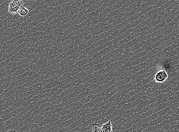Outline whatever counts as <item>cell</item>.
Masks as SVG:
<instances>
[{"label":"cell","instance_id":"ba28073f","mask_svg":"<svg viewBox=\"0 0 179 132\" xmlns=\"http://www.w3.org/2000/svg\"><path fill=\"white\" fill-rule=\"evenodd\" d=\"M179 15V11H177L175 13L173 14L170 15L169 17L170 19H174L176 17V16H178Z\"/></svg>","mask_w":179,"mask_h":132},{"label":"cell","instance_id":"3957f363","mask_svg":"<svg viewBox=\"0 0 179 132\" xmlns=\"http://www.w3.org/2000/svg\"><path fill=\"white\" fill-rule=\"evenodd\" d=\"M101 128L103 132H112V125L111 121L103 124Z\"/></svg>","mask_w":179,"mask_h":132},{"label":"cell","instance_id":"6da1fadb","mask_svg":"<svg viewBox=\"0 0 179 132\" xmlns=\"http://www.w3.org/2000/svg\"><path fill=\"white\" fill-rule=\"evenodd\" d=\"M24 4V2L21 0H11L9 5V12L11 14H16Z\"/></svg>","mask_w":179,"mask_h":132},{"label":"cell","instance_id":"5b68a950","mask_svg":"<svg viewBox=\"0 0 179 132\" xmlns=\"http://www.w3.org/2000/svg\"><path fill=\"white\" fill-rule=\"evenodd\" d=\"M92 132H103L102 131L101 128L98 123H95L93 125V129Z\"/></svg>","mask_w":179,"mask_h":132},{"label":"cell","instance_id":"30bf717a","mask_svg":"<svg viewBox=\"0 0 179 132\" xmlns=\"http://www.w3.org/2000/svg\"><path fill=\"white\" fill-rule=\"evenodd\" d=\"M170 1V0H161V1H162V3H163V4L167 3V2H168V1Z\"/></svg>","mask_w":179,"mask_h":132},{"label":"cell","instance_id":"8fae6325","mask_svg":"<svg viewBox=\"0 0 179 132\" xmlns=\"http://www.w3.org/2000/svg\"><path fill=\"white\" fill-rule=\"evenodd\" d=\"M6 132H16V130H11L9 131H8Z\"/></svg>","mask_w":179,"mask_h":132},{"label":"cell","instance_id":"9c48e42d","mask_svg":"<svg viewBox=\"0 0 179 132\" xmlns=\"http://www.w3.org/2000/svg\"><path fill=\"white\" fill-rule=\"evenodd\" d=\"M126 14V13H125L123 11V12H121V13L118 14L116 16H117V17L121 18L124 17Z\"/></svg>","mask_w":179,"mask_h":132},{"label":"cell","instance_id":"52a82bcc","mask_svg":"<svg viewBox=\"0 0 179 132\" xmlns=\"http://www.w3.org/2000/svg\"><path fill=\"white\" fill-rule=\"evenodd\" d=\"M163 5V3H162V1H161L160 2L154 5V6H153V9H157L159 8L162 7Z\"/></svg>","mask_w":179,"mask_h":132},{"label":"cell","instance_id":"277c9868","mask_svg":"<svg viewBox=\"0 0 179 132\" xmlns=\"http://www.w3.org/2000/svg\"><path fill=\"white\" fill-rule=\"evenodd\" d=\"M29 10L23 6L19 10L18 13L20 16H25L29 14Z\"/></svg>","mask_w":179,"mask_h":132},{"label":"cell","instance_id":"8992f818","mask_svg":"<svg viewBox=\"0 0 179 132\" xmlns=\"http://www.w3.org/2000/svg\"><path fill=\"white\" fill-rule=\"evenodd\" d=\"M78 50V47H75V48L72 49H70V51L67 52L66 54H67L68 56H69L70 55L75 53Z\"/></svg>","mask_w":179,"mask_h":132},{"label":"cell","instance_id":"7a4b0ae2","mask_svg":"<svg viewBox=\"0 0 179 132\" xmlns=\"http://www.w3.org/2000/svg\"><path fill=\"white\" fill-rule=\"evenodd\" d=\"M168 78L167 72L164 70H159L154 76V80L157 83H161L165 81Z\"/></svg>","mask_w":179,"mask_h":132}]
</instances>
